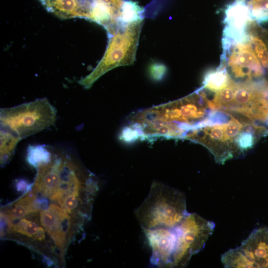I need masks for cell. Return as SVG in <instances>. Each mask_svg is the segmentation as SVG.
<instances>
[{
	"mask_svg": "<svg viewBox=\"0 0 268 268\" xmlns=\"http://www.w3.org/2000/svg\"><path fill=\"white\" fill-rule=\"evenodd\" d=\"M142 229L174 228L189 214L181 192L162 183L152 182L149 194L134 212Z\"/></svg>",
	"mask_w": 268,
	"mask_h": 268,
	"instance_id": "1",
	"label": "cell"
},
{
	"mask_svg": "<svg viewBox=\"0 0 268 268\" xmlns=\"http://www.w3.org/2000/svg\"><path fill=\"white\" fill-rule=\"evenodd\" d=\"M143 24V20L121 24L115 34L109 37L101 60L89 74L78 81L79 84L89 89L108 71L120 66L134 64Z\"/></svg>",
	"mask_w": 268,
	"mask_h": 268,
	"instance_id": "2",
	"label": "cell"
},
{
	"mask_svg": "<svg viewBox=\"0 0 268 268\" xmlns=\"http://www.w3.org/2000/svg\"><path fill=\"white\" fill-rule=\"evenodd\" d=\"M57 110L46 98H39L13 107L1 108L0 129L21 140L53 125Z\"/></svg>",
	"mask_w": 268,
	"mask_h": 268,
	"instance_id": "3",
	"label": "cell"
},
{
	"mask_svg": "<svg viewBox=\"0 0 268 268\" xmlns=\"http://www.w3.org/2000/svg\"><path fill=\"white\" fill-rule=\"evenodd\" d=\"M214 227L212 221L189 213L175 227L177 239L172 268L187 267L192 257L203 249Z\"/></svg>",
	"mask_w": 268,
	"mask_h": 268,
	"instance_id": "4",
	"label": "cell"
},
{
	"mask_svg": "<svg viewBox=\"0 0 268 268\" xmlns=\"http://www.w3.org/2000/svg\"><path fill=\"white\" fill-rule=\"evenodd\" d=\"M142 230L151 248L150 263L158 268H172L177 239L175 227Z\"/></svg>",
	"mask_w": 268,
	"mask_h": 268,
	"instance_id": "5",
	"label": "cell"
},
{
	"mask_svg": "<svg viewBox=\"0 0 268 268\" xmlns=\"http://www.w3.org/2000/svg\"><path fill=\"white\" fill-rule=\"evenodd\" d=\"M223 39L231 43L249 41L246 27L252 20L247 5L244 0H237L225 9Z\"/></svg>",
	"mask_w": 268,
	"mask_h": 268,
	"instance_id": "6",
	"label": "cell"
},
{
	"mask_svg": "<svg viewBox=\"0 0 268 268\" xmlns=\"http://www.w3.org/2000/svg\"><path fill=\"white\" fill-rule=\"evenodd\" d=\"M230 43L234 46L228 59V65L235 76H260L263 70L260 61L248 42Z\"/></svg>",
	"mask_w": 268,
	"mask_h": 268,
	"instance_id": "7",
	"label": "cell"
},
{
	"mask_svg": "<svg viewBox=\"0 0 268 268\" xmlns=\"http://www.w3.org/2000/svg\"><path fill=\"white\" fill-rule=\"evenodd\" d=\"M41 224L55 244L60 249L66 242V235L69 227V216L62 208L51 204L40 212Z\"/></svg>",
	"mask_w": 268,
	"mask_h": 268,
	"instance_id": "8",
	"label": "cell"
},
{
	"mask_svg": "<svg viewBox=\"0 0 268 268\" xmlns=\"http://www.w3.org/2000/svg\"><path fill=\"white\" fill-rule=\"evenodd\" d=\"M251 268H268V228L254 230L239 247Z\"/></svg>",
	"mask_w": 268,
	"mask_h": 268,
	"instance_id": "9",
	"label": "cell"
},
{
	"mask_svg": "<svg viewBox=\"0 0 268 268\" xmlns=\"http://www.w3.org/2000/svg\"><path fill=\"white\" fill-rule=\"evenodd\" d=\"M40 1L49 12L61 19L81 18L78 0H40Z\"/></svg>",
	"mask_w": 268,
	"mask_h": 268,
	"instance_id": "10",
	"label": "cell"
},
{
	"mask_svg": "<svg viewBox=\"0 0 268 268\" xmlns=\"http://www.w3.org/2000/svg\"><path fill=\"white\" fill-rule=\"evenodd\" d=\"M231 82L229 74L224 66L209 71L205 75L203 84L206 89L219 92L227 86Z\"/></svg>",
	"mask_w": 268,
	"mask_h": 268,
	"instance_id": "11",
	"label": "cell"
},
{
	"mask_svg": "<svg viewBox=\"0 0 268 268\" xmlns=\"http://www.w3.org/2000/svg\"><path fill=\"white\" fill-rule=\"evenodd\" d=\"M40 207L39 202L36 201L35 196L29 194L20 200L7 215L11 220H13L22 218L31 212L38 211Z\"/></svg>",
	"mask_w": 268,
	"mask_h": 268,
	"instance_id": "12",
	"label": "cell"
},
{
	"mask_svg": "<svg viewBox=\"0 0 268 268\" xmlns=\"http://www.w3.org/2000/svg\"><path fill=\"white\" fill-rule=\"evenodd\" d=\"M0 163L5 164L14 154L17 144L21 139L12 133L0 129Z\"/></svg>",
	"mask_w": 268,
	"mask_h": 268,
	"instance_id": "13",
	"label": "cell"
},
{
	"mask_svg": "<svg viewBox=\"0 0 268 268\" xmlns=\"http://www.w3.org/2000/svg\"><path fill=\"white\" fill-rule=\"evenodd\" d=\"M143 9L136 2L126 0L122 4L119 21L120 24H126L143 20Z\"/></svg>",
	"mask_w": 268,
	"mask_h": 268,
	"instance_id": "14",
	"label": "cell"
},
{
	"mask_svg": "<svg viewBox=\"0 0 268 268\" xmlns=\"http://www.w3.org/2000/svg\"><path fill=\"white\" fill-rule=\"evenodd\" d=\"M52 157V154L45 146L29 145L27 148V161L30 165L36 168L49 162Z\"/></svg>",
	"mask_w": 268,
	"mask_h": 268,
	"instance_id": "15",
	"label": "cell"
},
{
	"mask_svg": "<svg viewBox=\"0 0 268 268\" xmlns=\"http://www.w3.org/2000/svg\"><path fill=\"white\" fill-rule=\"evenodd\" d=\"M221 262L225 268H251L250 262L239 247L223 254Z\"/></svg>",
	"mask_w": 268,
	"mask_h": 268,
	"instance_id": "16",
	"label": "cell"
},
{
	"mask_svg": "<svg viewBox=\"0 0 268 268\" xmlns=\"http://www.w3.org/2000/svg\"><path fill=\"white\" fill-rule=\"evenodd\" d=\"M252 20H268V0H250L247 5Z\"/></svg>",
	"mask_w": 268,
	"mask_h": 268,
	"instance_id": "17",
	"label": "cell"
},
{
	"mask_svg": "<svg viewBox=\"0 0 268 268\" xmlns=\"http://www.w3.org/2000/svg\"><path fill=\"white\" fill-rule=\"evenodd\" d=\"M249 41L253 46L254 52L263 66L268 67V49L260 38L249 35Z\"/></svg>",
	"mask_w": 268,
	"mask_h": 268,
	"instance_id": "18",
	"label": "cell"
},
{
	"mask_svg": "<svg viewBox=\"0 0 268 268\" xmlns=\"http://www.w3.org/2000/svg\"><path fill=\"white\" fill-rule=\"evenodd\" d=\"M235 84L230 83L224 89L218 92L214 99L215 105L217 106H230L234 100Z\"/></svg>",
	"mask_w": 268,
	"mask_h": 268,
	"instance_id": "19",
	"label": "cell"
},
{
	"mask_svg": "<svg viewBox=\"0 0 268 268\" xmlns=\"http://www.w3.org/2000/svg\"><path fill=\"white\" fill-rule=\"evenodd\" d=\"M38 229L39 226L34 222L22 218L13 226V230L27 236L34 237Z\"/></svg>",
	"mask_w": 268,
	"mask_h": 268,
	"instance_id": "20",
	"label": "cell"
},
{
	"mask_svg": "<svg viewBox=\"0 0 268 268\" xmlns=\"http://www.w3.org/2000/svg\"><path fill=\"white\" fill-rule=\"evenodd\" d=\"M254 134L249 131H242L235 139V143L238 150L241 151L248 150L254 144Z\"/></svg>",
	"mask_w": 268,
	"mask_h": 268,
	"instance_id": "21",
	"label": "cell"
},
{
	"mask_svg": "<svg viewBox=\"0 0 268 268\" xmlns=\"http://www.w3.org/2000/svg\"><path fill=\"white\" fill-rule=\"evenodd\" d=\"M78 193L68 194L58 201L62 208L67 213H70L78 204Z\"/></svg>",
	"mask_w": 268,
	"mask_h": 268,
	"instance_id": "22",
	"label": "cell"
},
{
	"mask_svg": "<svg viewBox=\"0 0 268 268\" xmlns=\"http://www.w3.org/2000/svg\"><path fill=\"white\" fill-rule=\"evenodd\" d=\"M11 220L7 214L0 213V235H4L5 232L8 231L12 227Z\"/></svg>",
	"mask_w": 268,
	"mask_h": 268,
	"instance_id": "23",
	"label": "cell"
},
{
	"mask_svg": "<svg viewBox=\"0 0 268 268\" xmlns=\"http://www.w3.org/2000/svg\"><path fill=\"white\" fill-rule=\"evenodd\" d=\"M28 184L24 180H20L16 184L17 190L18 191H24L28 188Z\"/></svg>",
	"mask_w": 268,
	"mask_h": 268,
	"instance_id": "24",
	"label": "cell"
},
{
	"mask_svg": "<svg viewBox=\"0 0 268 268\" xmlns=\"http://www.w3.org/2000/svg\"><path fill=\"white\" fill-rule=\"evenodd\" d=\"M34 239L42 240L45 238V231L41 227H39L38 230L36 235L33 237Z\"/></svg>",
	"mask_w": 268,
	"mask_h": 268,
	"instance_id": "25",
	"label": "cell"
}]
</instances>
